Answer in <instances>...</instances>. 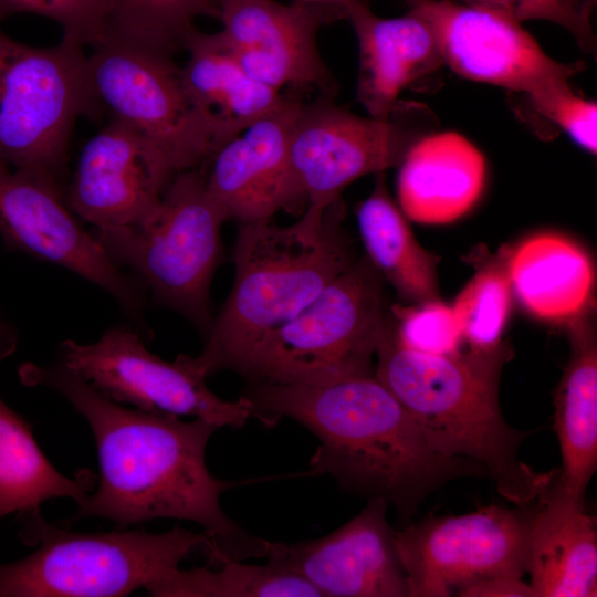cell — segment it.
Wrapping results in <instances>:
<instances>
[{
    "label": "cell",
    "mask_w": 597,
    "mask_h": 597,
    "mask_svg": "<svg viewBox=\"0 0 597 597\" xmlns=\"http://www.w3.org/2000/svg\"><path fill=\"white\" fill-rule=\"evenodd\" d=\"M21 378L60 392L86 420L96 443L98 485L60 525L90 516L106 519L117 528L163 517L186 520L210 536L212 565L263 557L264 540L250 535L221 509V494L237 483L217 479L206 465L216 425L125 408L59 362L46 367L30 364Z\"/></svg>",
    "instance_id": "6da1fadb"
},
{
    "label": "cell",
    "mask_w": 597,
    "mask_h": 597,
    "mask_svg": "<svg viewBox=\"0 0 597 597\" xmlns=\"http://www.w3.org/2000/svg\"><path fill=\"white\" fill-rule=\"evenodd\" d=\"M263 425L290 418L320 441L311 468L345 491L380 498L410 523L436 490L461 478H489L479 463L446 457L375 374L326 385L251 383L242 395Z\"/></svg>",
    "instance_id": "7a4b0ae2"
},
{
    "label": "cell",
    "mask_w": 597,
    "mask_h": 597,
    "mask_svg": "<svg viewBox=\"0 0 597 597\" xmlns=\"http://www.w3.org/2000/svg\"><path fill=\"white\" fill-rule=\"evenodd\" d=\"M512 354L504 343L455 355L419 353L398 342L387 317L375 376L409 411L432 449L481 464L500 495L517 506L541 496L556 469L538 472L519 459L532 431L510 426L499 401L501 373Z\"/></svg>",
    "instance_id": "3957f363"
},
{
    "label": "cell",
    "mask_w": 597,
    "mask_h": 597,
    "mask_svg": "<svg viewBox=\"0 0 597 597\" xmlns=\"http://www.w3.org/2000/svg\"><path fill=\"white\" fill-rule=\"evenodd\" d=\"M356 260L338 201L307 205L287 226L272 219L241 223L232 289L190 364L206 377L232 370L260 337L304 308Z\"/></svg>",
    "instance_id": "277c9868"
},
{
    "label": "cell",
    "mask_w": 597,
    "mask_h": 597,
    "mask_svg": "<svg viewBox=\"0 0 597 597\" xmlns=\"http://www.w3.org/2000/svg\"><path fill=\"white\" fill-rule=\"evenodd\" d=\"M17 520L21 542L35 549L0 565V597H122L147 591L198 551L208 562L214 554L205 531L80 533L49 523L41 512Z\"/></svg>",
    "instance_id": "5b68a950"
},
{
    "label": "cell",
    "mask_w": 597,
    "mask_h": 597,
    "mask_svg": "<svg viewBox=\"0 0 597 597\" xmlns=\"http://www.w3.org/2000/svg\"><path fill=\"white\" fill-rule=\"evenodd\" d=\"M386 320L381 277L367 258L359 259L260 337L232 370L250 383L306 385L370 375Z\"/></svg>",
    "instance_id": "8992f818"
},
{
    "label": "cell",
    "mask_w": 597,
    "mask_h": 597,
    "mask_svg": "<svg viewBox=\"0 0 597 597\" xmlns=\"http://www.w3.org/2000/svg\"><path fill=\"white\" fill-rule=\"evenodd\" d=\"M224 213L198 169L176 174L156 208L140 222L93 234L118 266H128L155 300L206 335L212 317L210 286L222 256Z\"/></svg>",
    "instance_id": "52a82bcc"
},
{
    "label": "cell",
    "mask_w": 597,
    "mask_h": 597,
    "mask_svg": "<svg viewBox=\"0 0 597 597\" xmlns=\"http://www.w3.org/2000/svg\"><path fill=\"white\" fill-rule=\"evenodd\" d=\"M85 59L91 111L101 107L157 146L177 172L197 169L237 135L189 97L171 55L105 36Z\"/></svg>",
    "instance_id": "ba28073f"
},
{
    "label": "cell",
    "mask_w": 597,
    "mask_h": 597,
    "mask_svg": "<svg viewBox=\"0 0 597 597\" xmlns=\"http://www.w3.org/2000/svg\"><path fill=\"white\" fill-rule=\"evenodd\" d=\"M83 46L38 48L0 29V161L56 179L76 118L91 111Z\"/></svg>",
    "instance_id": "9c48e42d"
},
{
    "label": "cell",
    "mask_w": 597,
    "mask_h": 597,
    "mask_svg": "<svg viewBox=\"0 0 597 597\" xmlns=\"http://www.w3.org/2000/svg\"><path fill=\"white\" fill-rule=\"evenodd\" d=\"M439 121L419 102L399 101L386 119L359 116L325 97L301 103L290 139L292 168L307 205L328 207L356 179L397 167Z\"/></svg>",
    "instance_id": "30bf717a"
},
{
    "label": "cell",
    "mask_w": 597,
    "mask_h": 597,
    "mask_svg": "<svg viewBox=\"0 0 597 597\" xmlns=\"http://www.w3.org/2000/svg\"><path fill=\"white\" fill-rule=\"evenodd\" d=\"M532 503L515 509L492 504L461 515L429 516L396 530L408 597L458 596L483 579L522 578L527 573Z\"/></svg>",
    "instance_id": "8fae6325"
},
{
    "label": "cell",
    "mask_w": 597,
    "mask_h": 597,
    "mask_svg": "<svg viewBox=\"0 0 597 597\" xmlns=\"http://www.w3.org/2000/svg\"><path fill=\"white\" fill-rule=\"evenodd\" d=\"M59 363L104 397L136 409L191 416L218 428H241L251 418L250 401L241 396L227 401L213 394L206 376L187 355L167 362L149 352L126 325L108 328L91 344L73 339L60 344Z\"/></svg>",
    "instance_id": "7c38bea8"
},
{
    "label": "cell",
    "mask_w": 597,
    "mask_h": 597,
    "mask_svg": "<svg viewBox=\"0 0 597 597\" xmlns=\"http://www.w3.org/2000/svg\"><path fill=\"white\" fill-rule=\"evenodd\" d=\"M0 235L7 249L61 265L107 291L127 313H139V284L82 227L59 179L0 161Z\"/></svg>",
    "instance_id": "4fadbf2b"
},
{
    "label": "cell",
    "mask_w": 597,
    "mask_h": 597,
    "mask_svg": "<svg viewBox=\"0 0 597 597\" xmlns=\"http://www.w3.org/2000/svg\"><path fill=\"white\" fill-rule=\"evenodd\" d=\"M404 2L430 29L443 64L468 80L530 96L584 67L553 60L520 22L499 13L452 0Z\"/></svg>",
    "instance_id": "5bb4252c"
},
{
    "label": "cell",
    "mask_w": 597,
    "mask_h": 597,
    "mask_svg": "<svg viewBox=\"0 0 597 597\" xmlns=\"http://www.w3.org/2000/svg\"><path fill=\"white\" fill-rule=\"evenodd\" d=\"M388 507L384 499H369L356 516L320 538L265 540L263 557L306 579L322 597H408Z\"/></svg>",
    "instance_id": "9a60e30c"
},
{
    "label": "cell",
    "mask_w": 597,
    "mask_h": 597,
    "mask_svg": "<svg viewBox=\"0 0 597 597\" xmlns=\"http://www.w3.org/2000/svg\"><path fill=\"white\" fill-rule=\"evenodd\" d=\"M176 174L150 140L111 121L83 146L64 197L96 229L126 227L156 208Z\"/></svg>",
    "instance_id": "2e32d148"
},
{
    "label": "cell",
    "mask_w": 597,
    "mask_h": 597,
    "mask_svg": "<svg viewBox=\"0 0 597 597\" xmlns=\"http://www.w3.org/2000/svg\"><path fill=\"white\" fill-rule=\"evenodd\" d=\"M220 35L247 72L282 91L313 86L332 94L333 78L317 48V32L338 19L331 10L293 0H220Z\"/></svg>",
    "instance_id": "e0dca14e"
},
{
    "label": "cell",
    "mask_w": 597,
    "mask_h": 597,
    "mask_svg": "<svg viewBox=\"0 0 597 597\" xmlns=\"http://www.w3.org/2000/svg\"><path fill=\"white\" fill-rule=\"evenodd\" d=\"M301 102L291 98L223 143L209 159L206 186L228 220L251 223L306 203L290 156ZM208 161V163H209Z\"/></svg>",
    "instance_id": "ac0fdd59"
},
{
    "label": "cell",
    "mask_w": 597,
    "mask_h": 597,
    "mask_svg": "<svg viewBox=\"0 0 597 597\" xmlns=\"http://www.w3.org/2000/svg\"><path fill=\"white\" fill-rule=\"evenodd\" d=\"M355 31L359 67L356 98L368 116L386 119L402 90L434 73L443 61L428 25L417 15H376L365 0L346 7Z\"/></svg>",
    "instance_id": "d6986e66"
},
{
    "label": "cell",
    "mask_w": 597,
    "mask_h": 597,
    "mask_svg": "<svg viewBox=\"0 0 597 597\" xmlns=\"http://www.w3.org/2000/svg\"><path fill=\"white\" fill-rule=\"evenodd\" d=\"M554 478L532 503L527 538L530 585L534 597H595L596 519L586 512L585 501L565 494Z\"/></svg>",
    "instance_id": "ffe728a7"
},
{
    "label": "cell",
    "mask_w": 597,
    "mask_h": 597,
    "mask_svg": "<svg viewBox=\"0 0 597 597\" xmlns=\"http://www.w3.org/2000/svg\"><path fill=\"white\" fill-rule=\"evenodd\" d=\"M398 205L423 224H446L467 214L485 184V159L455 132L432 133L417 142L400 163Z\"/></svg>",
    "instance_id": "44dd1931"
},
{
    "label": "cell",
    "mask_w": 597,
    "mask_h": 597,
    "mask_svg": "<svg viewBox=\"0 0 597 597\" xmlns=\"http://www.w3.org/2000/svg\"><path fill=\"white\" fill-rule=\"evenodd\" d=\"M506 270L512 294L531 316L567 324L587 313L595 269L574 240L555 232L533 234L506 251Z\"/></svg>",
    "instance_id": "7402d4cb"
},
{
    "label": "cell",
    "mask_w": 597,
    "mask_h": 597,
    "mask_svg": "<svg viewBox=\"0 0 597 597\" xmlns=\"http://www.w3.org/2000/svg\"><path fill=\"white\" fill-rule=\"evenodd\" d=\"M585 314L567 323L570 355L554 396V428L562 453L554 481L577 501H585L597 469V343Z\"/></svg>",
    "instance_id": "603a6c76"
},
{
    "label": "cell",
    "mask_w": 597,
    "mask_h": 597,
    "mask_svg": "<svg viewBox=\"0 0 597 597\" xmlns=\"http://www.w3.org/2000/svg\"><path fill=\"white\" fill-rule=\"evenodd\" d=\"M180 67L184 86L193 104L212 121L241 132L276 109L285 96L252 77L219 32L193 30Z\"/></svg>",
    "instance_id": "cb8c5ba5"
},
{
    "label": "cell",
    "mask_w": 597,
    "mask_h": 597,
    "mask_svg": "<svg viewBox=\"0 0 597 597\" xmlns=\"http://www.w3.org/2000/svg\"><path fill=\"white\" fill-rule=\"evenodd\" d=\"M358 231L367 260L407 304L438 300V259L416 239L408 218L391 199L385 172L358 206Z\"/></svg>",
    "instance_id": "d4e9b609"
},
{
    "label": "cell",
    "mask_w": 597,
    "mask_h": 597,
    "mask_svg": "<svg viewBox=\"0 0 597 597\" xmlns=\"http://www.w3.org/2000/svg\"><path fill=\"white\" fill-rule=\"evenodd\" d=\"M96 474L77 470L62 474L39 447L32 426L0 397V520L40 512L41 504L67 498L81 504L94 490Z\"/></svg>",
    "instance_id": "484cf974"
},
{
    "label": "cell",
    "mask_w": 597,
    "mask_h": 597,
    "mask_svg": "<svg viewBox=\"0 0 597 597\" xmlns=\"http://www.w3.org/2000/svg\"><path fill=\"white\" fill-rule=\"evenodd\" d=\"M147 593L155 597H322L311 583L284 567L235 559L223 562L217 570L178 568Z\"/></svg>",
    "instance_id": "4316f807"
},
{
    "label": "cell",
    "mask_w": 597,
    "mask_h": 597,
    "mask_svg": "<svg viewBox=\"0 0 597 597\" xmlns=\"http://www.w3.org/2000/svg\"><path fill=\"white\" fill-rule=\"evenodd\" d=\"M201 14H217L213 0H108L104 38L171 55L184 49Z\"/></svg>",
    "instance_id": "83f0119b"
},
{
    "label": "cell",
    "mask_w": 597,
    "mask_h": 597,
    "mask_svg": "<svg viewBox=\"0 0 597 597\" xmlns=\"http://www.w3.org/2000/svg\"><path fill=\"white\" fill-rule=\"evenodd\" d=\"M512 296L504 252L479 268L452 304L471 350H490L503 343Z\"/></svg>",
    "instance_id": "f1b7e54d"
},
{
    "label": "cell",
    "mask_w": 597,
    "mask_h": 597,
    "mask_svg": "<svg viewBox=\"0 0 597 597\" xmlns=\"http://www.w3.org/2000/svg\"><path fill=\"white\" fill-rule=\"evenodd\" d=\"M398 342L412 350L432 355H455L464 343L452 305L440 298L406 306H392Z\"/></svg>",
    "instance_id": "f546056e"
},
{
    "label": "cell",
    "mask_w": 597,
    "mask_h": 597,
    "mask_svg": "<svg viewBox=\"0 0 597 597\" xmlns=\"http://www.w3.org/2000/svg\"><path fill=\"white\" fill-rule=\"evenodd\" d=\"M470 7L485 9L516 22L542 20L553 22L568 31L582 50L593 52L596 38L591 13L596 0H452Z\"/></svg>",
    "instance_id": "4dcf8cb0"
},
{
    "label": "cell",
    "mask_w": 597,
    "mask_h": 597,
    "mask_svg": "<svg viewBox=\"0 0 597 597\" xmlns=\"http://www.w3.org/2000/svg\"><path fill=\"white\" fill-rule=\"evenodd\" d=\"M108 0H0V19L35 13L60 23L65 39L95 45L105 35Z\"/></svg>",
    "instance_id": "1f68e13d"
},
{
    "label": "cell",
    "mask_w": 597,
    "mask_h": 597,
    "mask_svg": "<svg viewBox=\"0 0 597 597\" xmlns=\"http://www.w3.org/2000/svg\"><path fill=\"white\" fill-rule=\"evenodd\" d=\"M535 108L580 147L596 154L597 104L577 96L563 81L528 96Z\"/></svg>",
    "instance_id": "d6a6232c"
},
{
    "label": "cell",
    "mask_w": 597,
    "mask_h": 597,
    "mask_svg": "<svg viewBox=\"0 0 597 597\" xmlns=\"http://www.w3.org/2000/svg\"><path fill=\"white\" fill-rule=\"evenodd\" d=\"M462 597H534L530 584L515 577H494L483 579L463 588Z\"/></svg>",
    "instance_id": "836d02e7"
},
{
    "label": "cell",
    "mask_w": 597,
    "mask_h": 597,
    "mask_svg": "<svg viewBox=\"0 0 597 597\" xmlns=\"http://www.w3.org/2000/svg\"><path fill=\"white\" fill-rule=\"evenodd\" d=\"M17 342L18 334L15 329L0 316V360L14 353Z\"/></svg>",
    "instance_id": "e575fe53"
},
{
    "label": "cell",
    "mask_w": 597,
    "mask_h": 597,
    "mask_svg": "<svg viewBox=\"0 0 597 597\" xmlns=\"http://www.w3.org/2000/svg\"><path fill=\"white\" fill-rule=\"evenodd\" d=\"M300 2L320 6L334 12L338 19H345L346 7L353 0H296Z\"/></svg>",
    "instance_id": "d590c367"
},
{
    "label": "cell",
    "mask_w": 597,
    "mask_h": 597,
    "mask_svg": "<svg viewBox=\"0 0 597 597\" xmlns=\"http://www.w3.org/2000/svg\"><path fill=\"white\" fill-rule=\"evenodd\" d=\"M219 1H220V0H213V3H214V7H216V10H217V7H218V2H219ZM216 15H217V14H216Z\"/></svg>",
    "instance_id": "8d00e7d4"
}]
</instances>
